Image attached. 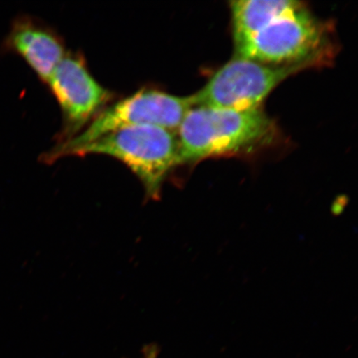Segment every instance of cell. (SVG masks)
Segmentation results:
<instances>
[{"label":"cell","mask_w":358,"mask_h":358,"mask_svg":"<svg viewBox=\"0 0 358 358\" xmlns=\"http://www.w3.org/2000/svg\"><path fill=\"white\" fill-rule=\"evenodd\" d=\"M304 6L291 0H237L231 2L235 46L253 37L272 22Z\"/></svg>","instance_id":"ba28073f"},{"label":"cell","mask_w":358,"mask_h":358,"mask_svg":"<svg viewBox=\"0 0 358 358\" xmlns=\"http://www.w3.org/2000/svg\"><path fill=\"white\" fill-rule=\"evenodd\" d=\"M99 155L120 161L140 179L148 196L158 198L171 170L178 165L176 133L156 125H136L106 134L67 156Z\"/></svg>","instance_id":"7a4b0ae2"},{"label":"cell","mask_w":358,"mask_h":358,"mask_svg":"<svg viewBox=\"0 0 358 358\" xmlns=\"http://www.w3.org/2000/svg\"><path fill=\"white\" fill-rule=\"evenodd\" d=\"M194 106L192 96H178L154 87H143L108 105L83 131L57 144L44 155L46 163L66 157L71 150L89 144L116 129L136 125H156L176 133L187 112Z\"/></svg>","instance_id":"3957f363"},{"label":"cell","mask_w":358,"mask_h":358,"mask_svg":"<svg viewBox=\"0 0 358 358\" xmlns=\"http://www.w3.org/2000/svg\"><path fill=\"white\" fill-rule=\"evenodd\" d=\"M0 52L21 57L46 85L66 55L65 44L59 34L28 15L17 17L13 21L10 32L0 46Z\"/></svg>","instance_id":"52a82bcc"},{"label":"cell","mask_w":358,"mask_h":358,"mask_svg":"<svg viewBox=\"0 0 358 358\" xmlns=\"http://www.w3.org/2000/svg\"><path fill=\"white\" fill-rule=\"evenodd\" d=\"M275 129L261 108L192 107L176 131L178 165L210 157L250 153L271 142Z\"/></svg>","instance_id":"6da1fadb"},{"label":"cell","mask_w":358,"mask_h":358,"mask_svg":"<svg viewBox=\"0 0 358 358\" xmlns=\"http://www.w3.org/2000/svg\"><path fill=\"white\" fill-rule=\"evenodd\" d=\"M47 85L62 110V129L58 144L78 136L110 104L115 96L93 77L79 53H66Z\"/></svg>","instance_id":"8992f818"},{"label":"cell","mask_w":358,"mask_h":358,"mask_svg":"<svg viewBox=\"0 0 358 358\" xmlns=\"http://www.w3.org/2000/svg\"><path fill=\"white\" fill-rule=\"evenodd\" d=\"M306 65H270L234 57L194 94V106L236 110L261 108L273 90Z\"/></svg>","instance_id":"5b68a950"},{"label":"cell","mask_w":358,"mask_h":358,"mask_svg":"<svg viewBox=\"0 0 358 358\" xmlns=\"http://www.w3.org/2000/svg\"><path fill=\"white\" fill-rule=\"evenodd\" d=\"M158 351L155 347L147 348L145 351V358H157Z\"/></svg>","instance_id":"9c48e42d"},{"label":"cell","mask_w":358,"mask_h":358,"mask_svg":"<svg viewBox=\"0 0 358 358\" xmlns=\"http://www.w3.org/2000/svg\"><path fill=\"white\" fill-rule=\"evenodd\" d=\"M327 40L325 27L303 6L236 45L235 57L270 65L312 66L322 60Z\"/></svg>","instance_id":"277c9868"}]
</instances>
